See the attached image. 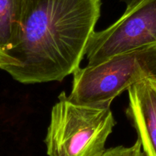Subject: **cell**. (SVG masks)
Segmentation results:
<instances>
[{
	"label": "cell",
	"mask_w": 156,
	"mask_h": 156,
	"mask_svg": "<svg viewBox=\"0 0 156 156\" xmlns=\"http://www.w3.org/2000/svg\"><path fill=\"white\" fill-rule=\"evenodd\" d=\"M126 116L132 122L145 156H156V76L139 81L128 89Z\"/></svg>",
	"instance_id": "cell-5"
},
{
	"label": "cell",
	"mask_w": 156,
	"mask_h": 156,
	"mask_svg": "<svg viewBox=\"0 0 156 156\" xmlns=\"http://www.w3.org/2000/svg\"><path fill=\"white\" fill-rule=\"evenodd\" d=\"M156 76V45L76 69L68 98L75 103L110 106L116 97L139 81Z\"/></svg>",
	"instance_id": "cell-3"
},
{
	"label": "cell",
	"mask_w": 156,
	"mask_h": 156,
	"mask_svg": "<svg viewBox=\"0 0 156 156\" xmlns=\"http://www.w3.org/2000/svg\"><path fill=\"white\" fill-rule=\"evenodd\" d=\"M120 1L125 3L126 5V9H129L137 5L139 2H140L142 0H120Z\"/></svg>",
	"instance_id": "cell-9"
},
{
	"label": "cell",
	"mask_w": 156,
	"mask_h": 156,
	"mask_svg": "<svg viewBox=\"0 0 156 156\" xmlns=\"http://www.w3.org/2000/svg\"><path fill=\"white\" fill-rule=\"evenodd\" d=\"M156 45V0H142L106 29L94 31L87 46L88 66L116 55Z\"/></svg>",
	"instance_id": "cell-4"
},
{
	"label": "cell",
	"mask_w": 156,
	"mask_h": 156,
	"mask_svg": "<svg viewBox=\"0 0 156 156\" xmlns=\"http://www.w3.org/2000/svg\"><path fill=\"white\" fill-rule=\"evenodd\" d=\"M116 122L110 106L75 103L63 91L50 113L44 143L48 156H100Z\"/></svg>",
	"instance_id": "cell-2"
},
{
	"label": "cell",
	"mask_w": 156,
	"mask_h": 156,
	"mask_svg": "<svg viewBox=\"0 0 156 156\" xmlns=\"http://www.w3.org/2000/svg\"><path fill=\"white\" fill-rule=\"evenodd\" d=\"M19 65L18 60L8 55L2 50L0 49V69H2L6 66H16Z\"/></svg>",
	"instance_id": "cell-8"
},
{
	"label": "cell",
	"mask_w": 156,
	"mask_h": 156,
	"mask_svg": "<svg viewBox=\"0 0 156 156\" xmlns=\"http://www.w3.org/2000/svg\"><path fill=\"white\" fill-rule=\"evenodd\" d=\"M100 10V0H23L6 51L19 65L2 69L23 84L61 82L80 67Z\"/></svg>",
	"instance_id": "cell-1"
},
{
	"label": "cell",
	"mask_w": 156,
	"mask_h": 156,
	"mask_svg": "<svg viewBox=\"0 0 156 156\" xmlns=\"http://www.w3.org/2000/svg\"><path fill=\"white\" fill-rule=\"evenodd\" d=\"M100 156H145L142 150L141 143L139 140L129 147L119 146L106 149Z\"/></svg>",
	"instance_id": "cell-7"
},
{
	"label": "cell",
	"mask_w": 156,
	"mask_h": 156,
	"mask_svg": "<svg viewBox=\"0 0 156 156\" xmlns=\"http://www.w3.org/2000/svg\"><path fill=\"white\" fill-rule=\"evenodd\" d=\"M23 0H0V49L12 46L19 25Z\"/></svg>",
	"instance_id": "cell-6"
}]
</instances>
